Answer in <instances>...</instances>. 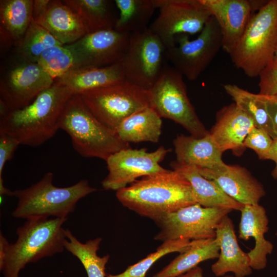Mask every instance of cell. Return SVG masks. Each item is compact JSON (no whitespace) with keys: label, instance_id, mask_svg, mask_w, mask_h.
<instances>
[{"label":"cell","instance_id":"b9f144b4","mask_svg":"<svg viewBox=\"0 0 277 277\" xmlns=\"http://www.w3.org/2000/svg\"><path fill=\"white\" fill-rule=\"evenodd\" d=\"M273 60H274L275 61L277 62V51L275 54V55H274V58H273Z\"/></svg>","mask_w":277,"mask_h":277},{"label":"cell","instance_id":"5b68a950","mask_svg":"<svg viewBox=\"0 0 277 277\" xmlns=\"http://www.w3.org/2000/svg\"><path fill=\"white\" fill-rule=\"evenodd\" d=\"M53 180V174L49 172L30 187L14 191L17 203L12 216L26 220L67 218L80 200L97 190L84 179L65 187L54 186Z\"/></svg>","mask_w":277,"mask_h":277},{"label":"cell","instance_id":"f1b7e54d","mask_svg":"<svg viewBox=\"0 0 277 277\" xmlns=\"http://www.w3.org/2000/svg\"><path fill=\"white\" fill-rule=\"evenodd\" d=\"M119 11L114 29L129 34L143 32L155 9L156 0H115Z\"/></svg>","mask_w":277,"mask_h":277},{"label":"cell","instance_id":"277c9868","mask_svg":"<svg viewBox=\"0 0 277 277\" xmlns=\"http://www.w3.org/2000/svg\"><path fill=\"white\" fill-rule=\"evenodd\" d=\"M58 125L70 136L73 148L83 157L106 161L113 153L130 147L115 131L95 117L79 95H73L68 100Z\"/></svg>","mask_w":277,"mask_h":277},{"label":"cell","instance_id":"603a6c76","mask_svg":"<svg viewBox=\"0 0 277 277\" xmlns=\"http://www.w3.org/2000/svg\"><path fill=\"white\" fill-rule=\"evenodd\" d=\"M35 23L64 45L74 43L88 33L80 17L62 1H50L45 15Z\"/></svg>","mask_w":277,"mask_h":277},{"label":"cell","instance_id":"ee69618b","mask_svg":"<svg viewBox=\"0 0 277 277\" xmlns=\"http://www.w3.org/2000/svg\"><path fill=\"white\" fill-rule=\"evenodd\" d=\"M275 234L277 235V230H276V231L275 232Z\"/></svg>","mask_w":277,"mask_h":277},{"label":"cell","instance_id":"5bb4252c","mask_svg":"<svg viewBox=\"0 0 277 277\" xmlns=\"http://www.w3.org/2000/svg\"><path fill=\"white\" fill-rule=\"evenodd\" d=\"M130 34L114 29L88 33L65 45L72 53L77 68L102 67L121 62L127 50Z\"/></svg>","mask_w":277,"mask_h":277},{"label":"cell","instance_id":"e0dca14e","mask_svg":"<svg viewBox=\"0 0 277 277\" xmlns=\"http://www.w3.org/2000/svg\"><path fill=\"white\" fill-rule=\"evenodd\" d=\"M197 168L204 177L214 181L227 195L244 205L259 204L266 193L263 185L243 167Z\"/></svg>","mask_w":277,"mask_h":277},{"label":"cell","instance_id":"60d3db41","mask_svg":"<svg viewBox=\"0 0 277 277\" xmlns=\"http://www.w3.org/2000/svg\"><path fill=\"white\" fill-rule=\"evenodd\" d=\"M176 277H203V270L201 268L197 266Z\"/></svg>","mask_w":277,"mask_h":277},{"label":"cell","instance_id":"7a4b0ae2","mask_svg":"<svg viewBox=\"0 0 277 277\" xmlns=\"http://www.w3.org/2000/svg\"><path fill=\"white\" fill-rule=\"evenodd\" d=\"M72 95L66 87L54 83L28 105L0 115V132L11 136L19 145H42L59 129V117Z\"/></svg>","mask_w":277,"mask_h":277},{"label":"cell","instance_id":"ba28073f","mask_svg":"<svg viewBox=\"0 0 277 277\" xmlns=\"http://www.w3.org/2000/svg\"><path fill=\"white\" fill-rule=\"evenodd\" d=\"M79 95L95 117L114 131L125 119L150 107L149 90L126 80Z\"/></svg>","mask_w":277,"mask_h":277},{"label":"cell","instance_id":"4fadbf2b","mask_svg":"<svg viewBox=\"0 0 277 277\" xmlns=\"http://www.w3.org/2000/svg\"><path fill=\"white\" fill-rule=\"evenodd\" d=\"M170 151L164 146L151 152L129 147L113 153L106 161L108 173L102 182L103 188L117 191L138 177L165 171L160 163Z\"/></svg>","mask_w":277,"mask_h":277},{"label":"cell","instance_id":"52a82bcc","mask_svg":"<svg viewBox=\"0 0 277 277\" xmlns=\"http://www.w3.org/2000/svg\"><path fill=\"white\" fill-rule=\"evenodd\" d=\"M149 92L150 107L161 118L178 123L196 137H203L209 132L187 95L183 75L173 67L165 63L159 78Z\"/></svg>","mask_w":277,"mask_h":277},{"label":"cell","instance_id":"ffe728a7","mask_svg":"<svg viewBox=\"0 0 277 277\" xmlns=\"http://www.w3.org/2000/svg\"><path fill=\"white\" fill-rule=\"evenodd\" d=\"M240 211L239 238L245 241L251 237L254 239V247L247 253L250 266L252 269H263L267 265V256L273 249V244L264 236L269 229L266 211L259 204L245 205Z\"/></svg>","mask_w":277,"mask_h":277},{"label":"cell","instance_id":"7c38bea8","mask_svg":"<svg viewBox=\"0 0 277 277\" xmlns=\"http://www.w3.org/2000/svg\"><path fill=\"white\" fill-rule=\"evenodd\" d=\"M232 211L204 207L198 203L183 207L156 222L161 230L154 239L164 242L180 239L190 241L214 239L217 224Z\"/></svg>","mask_w":277,"mask_h":277},{"label":"cell","instance_id":"8d00e7d4","mask_svg":"<svg viewBox=\"0 0 277 277\" xmlns=\"http://www.w3.org/2000/svg\"><path fill=\"white\" fill-rule=\"evenodd\" d=\"M259 94L263 95H277V62L273 60L259 73Z\"/></svg>","mask_w":277,"mask_h":277},{"label":"cell","instance_id":"8fae6325","mask_svg":"<svg viewBox=\"0 0 277 277\" xmlns=\"http://www.w3.org/2000/svg\"><path fill=\"white\" fill-rule=\"evenodd\" d=\"M159 14L149 29L166 49L175 44L182 34L201 32L212 16L201 0H156Z\"/></svg>","mask_w":277,"mask_h":277},{"label":"cell","instance_id":"8992f818","mask_svg":"<svg viewBox=\"0 0 277 277\" xmlns=\"http://www.w3.org/2000/svg\"><path fill=\"white\" fill-rule=\"evenodd\" d=\"M276 51L277 0H270L253 14L229 55L237 68L254 77L273 60Z\"/></svg>","mask_w":277,"mask_h":277},{"label":"cell","instance_id":"836d02e7","mask_svg":"<svg viewBox=\"0 0 277 277\" xmlns=\"http://www.w3.org/2000/svg\"><path fill=\"white\" fill-rule=\"evenodd\" d=\"M37 64L54 80L76 68L74 56L65 45H57L45 50Z\"/></svg>","mask_w":277,"mask_h":277},{"label":"cell","instance_id":"1f68e13d","mask_svg":"<svg viewBox=\"0 0 277 277\" xmlns=\"http://www.w3.org/2000/svg\"><path fill=\"white\" fill-rule=\"evenodd\" d=\"M16 45L17 52L23 60L37 63L45 50L54 46L64 45L47 29L32 21Z\"/></svg>","mask_w":277,"mask_h":277},{"label":"cell","instance_id":"6da1fadb","mask_svg":"<svg viewBox=\"0 0 277 277\" xmlns=\"http://www.w3.org/2000/svg\"><path fill=\"white\" fill-rule=\"evenodd\" d=\"M116 196L124 206L155 222L197 203L190 182L174 170L144 176L116 191Z\"/></svg>","mask_w":277,"mask_h":277},{"label":"cell","instance_id":"44dd1931","mask_svg":"<svg viewBox=\"0 0 277 277\" xmlns=\"http://www.w3.org/2000/svg\"><path fill=\"white\" fill-rule=\"evenodd\" d=\"M176 162L198 168L217 169L225 167L223 152L213 140L210 132L202 137L184 134L173 141Z\"/></svg>","mask_w":277,"mask_h":277},{"label":"cell","instance_id":"3957f363","mask_svg":"<svg viewBox=\"0 0 277 277\" xmlns=\"http://www.w3.org/2000/svg\"><path fill=\"white\" fill-rule=\"evenodd\" d=\"M67 218L27 220L16 230L17 240L8 244L0 270L3 277H19L30 263L63 252L67 239L63 227Z\"/></svg>","mask_w":277,"mask_h":277},{"label":"cell","instance_id":"4dcf8cb0","mask_svg":"<svg viewBox=\"0 0 277 277\" xmlns=\"http://www.w3.org/2000/svg\"><path fill=\"white\" fill-rule=\"evenodd\" d=\"M66 234L65 249L80 260L88 277H106V265L110 256L107 254L101 257L97 254L102 238H96L83 243L68 229H66Z\"/></svg>","mask_w":277,"mask_h":277},{"label":"cell","instance_id":"e575fe53","mask_svg":"<svg viewBox=\"0 0 277 277\" xmlns=\"http://www.w3.org/2000/svg\"><path fill=\"white\" fill-rule=\"evenodd\" d=\"M273 140L266 131L254 126L247 134L244 146L254 151L259 159L268 160Z\"/></svg>","mask_w":277,"mask_h":277},{"label":"cell","instance_id":"9c48e42d","mask_svg":"<svg viewBox=\"0 0 277 277\" xmlns=\"http://www.w3.org/2000/svg\"><path fill=\"white\" fill-rule=\"evenodd\" d=\"M222 48L219 25L212 15L200 35L190 40L188 34L176 36L175 44L166 50V58L183 76L196 80Z\"/></svg>","mask_w":277,"mask_h":277},{"label":"cell","instance_id":"4316f807","mask_svg":"<svg viewBox=\"0 0 277 277\" xmlns=\"http://www.w3.org/2000/svg\"><path fill=\"white\" fill-rule=\"evenodd\" d=\"M224 88L234 103L253 121L255 127L264 130L273 140L277 138L264 95L252 93L235 84H225Z\"/></svg>","mask_w":277,"mask_h":277},{"label":"cell","instance_id":"7bdbcfd3","mask_svg":"<svg viewBox=\"0 0 277 277\" xmlns=\"http://www.w3.org/2000/svg\"><path fill=\"white\" fill-rule=\"evenodd\" d=\"M224 277H233V276H230V275H227V276H225Z\"/></svg>","mask_w":277,"mask_h":277},{"label":"cell","instance_id":"d590c367","mask_svg":"<svg viewBox=\"0 0 277 277\" xmlns=\"http://www.w3.org/2000/svg\"><path fill=\"white\" fill-rule=\"evenodd\" d=\"M19 144L14 138L4 133L0 132V194L13 196V191L6 188L4 185L3 172L8 161L13 156Z\"/></svg>","mask_w":277,"mask_h":277},{"label":"cell","instance_id":"d6986e66","mask_svg":"<svg viewBox=\"0 0 277 277\" xmlns=\"http://www.w3.org/2000/svg\"><path fill=\"white\" fill-rule=\"evenodd\" d=\"M254 126L253 121L233 103L219 110L216 123L209 132L223 152L231 150L238 155L245 148L244 141Z\"/></svg>","mask_w":277,"mask_h":277},{"label":"cell","instance_id":"d6a6232c","mask_svg":"<svg viewBox=\"0 0 277 277\" xmlns=\"http://www.w3.org/2000/svg\"><path fill=\"white\" fill-rule=\"evenodd\" d=\"M191 241L180 239L167 240L145 258L129 266L124 272L117 274H108L106 277H146L145 275L153 264L162 256L170 253H182L191 246Z\"/></svg>","mask_w":277,"mask_h":277},{"label":"cell","instance_id":"7402d4cb","mask_svg":"<svg viewBox=\"0 0 277 277\" xmlns=\"http://www.w3.org/2000/svg\"><path fill=\"white\" fill-rule=\"evenodd\" d=\"M125 80L121 62L102 67H82L72 69L54 83L66 87L72 95L107 86Z\"/></svg>","mask_w":277,"mask_h":277},{"label":"cell","instance_id":"484cf974","mask_svg":"<svg viewBox=\"0 0 277 277\" xmlns=\"http://www.w3.org/2000/svg\"><path fill=\"white\" fill-rule=\"evenodd\" d=\"M220 248L215 238L192 240L187 250L181 253L153 277H176L203 261L218 258Z\"/></svg>","mask_w":277,"mask_h":277},{"label":"cell","instance_id":"f35d334b","mask_svg":"<svg viewBox=\"0 0 277 277\" xmlns=\"http://www.w3.org/2000/svg\"><path fill=\"white\" fill-rule=\"evenodd\" d=\"M50 0H34L32 6V21L36 22L47 11Z\"/></svg>","mask_w":277,"mask_h":277},{"label":"cell","instance_id":"74e56055","mask_svg":"<svg viewBox=\"0 0 277 277\" xmlns=\"http://www.w3.org/2000/svg\"><path fill=\"white\" fill-rule=\"evenodd\" d=\"M268 114L271 119L277 136V95H264Z\"/></svg>","mask_w":277,"mask_h":277},{"label":"cell","instance_id":"ab89813d","mask_svg":"<svg viewBox=\"0 0 277 277\" xmlns=\"http://www.w3.org/2000/svg\"><path fill=\"white\" fill-rule=\"evenodd\" d=\"M275 163V167L271 172L274 179H277V138L273 140L270 150L269 159Z\"/></svg>","mask_w":277,"mask_h":277},{"label":"cell","instance_id":"ac0fdd59","mask_svg":"<svg viewBox=\"0 0 277 277\" xmlns=\"http://www.w3.org/2000/svg\"><path fill=\"white\" fill-rule=\"evenodd\" d=\"M215 239L220 248L218 259L211 266L215 275L221 276L232 272L235 277H246L252 273L249 258L239 246L234 225L228 215L217 224Z\"/></svg>","mask_w":277,"mask_h":277},{"label":"cell","instance_id":"2e32d148","mask_svg":"<svg viewBox=\"0 0 277 277\" xmlns=\"http://www.w3.org/2000/svg\"><path fill=\"white\" fill-rule=\"evenodd\" d=\"M201 1L216 20L222 34V48L229 54L242 36L253 14L268 1Z\"/></svg>","mask_w":277,"mask_h":277},{"label":"cell","instance_id":"f546056e","mask_svg":"<svg viewBox=\"0 0 277 277\" xmlns=\"http://www.w3.org/2000/svg\"><path fill=\"white\" fill-rule=\"evenodd\" d=\"M33 0H1V30L16 43L25 34L32 21Z\"/></svg>","mask_w":277,"mask_h":277},{"label":"cell","instance_id":"30bf717a","mask_svg":"<svg viewBox=\"0 0 277 277\" xmlns=\"http://www.w3.org/2000/svg\"><path fill=\"white\" fill-rule=\"evenodd\" d=\"M166 48L149 28L130 34L126 53L121 61L125 80L149 90L165 64Z\"/></svg>","mask_w":277,"mask_h":277},{"label":"cell","instance_id":"cb8c5ba5","mask_svg":"<svg viewBox=\"0 0 277 277\" xmlns=\"http://www.w3.org/2000/svg\"><path fill=\"white\" fill-rule=\"evenodd\" d=\"M170 166L190 182L196 203L202 206L241 211L244 206L227 195L214 181L204 177L196 167L176 161L171 162Z\"/></svg>","mask_w":277,"mask_h":277},{"label":"cell","instance_id":"d4e9b609","mask_svg":"<svg viewBox=\"0 0 277 277\" xmlns=\"http://www.w3.org/2000/svg\"><path fill=\"white\" fill-rule=\"evenodd\" d=\"M161 117L151 107L140 110L125 119L115 131L124 143H157L162 132Z\"/></svg>","mask_w":277,"mask_h":277},{"label":"cell","instance_id":"83f0119b","mask_svg":"<svg viewBox=\"0 0 277 277\" xmlns=\"http://www.w3.org/2000/svg\"><path fill=\"white\" fill-rule=\"evenodd\" d=\"M63 2L80 17L88 33L114 29L118 18L108 0H64Z\"/></svg>","mask_w":277,"mask_h":277},{"label":"cell","instance_id":"9a60e30c","mask_svg":"<svg viewBox=\"0 0 277 277\" xmlns=\"http://www.w3.org/2000/svg\"><path fill=\"white\" fill-rule=\"evenodd\" d=\"M54 83L37 63L23 60L11 68L0 83V102L9 110L23 108Z\"/></svg>","mask_w":277,"mask_h":277}]
</instances>
